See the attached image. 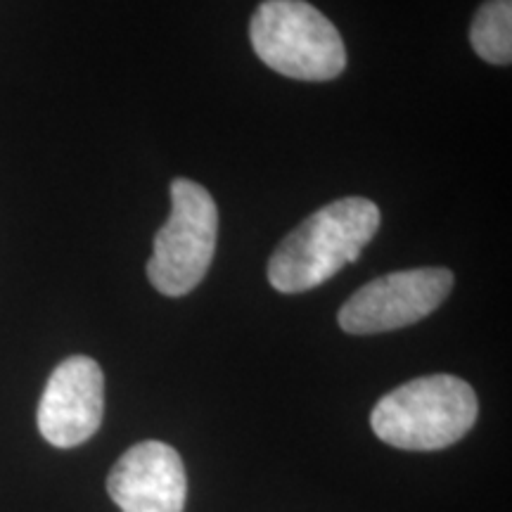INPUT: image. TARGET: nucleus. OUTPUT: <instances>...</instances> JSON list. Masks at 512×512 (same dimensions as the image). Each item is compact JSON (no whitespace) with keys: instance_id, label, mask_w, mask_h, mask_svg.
Segmentation results:
<instances>
[{"instance_id":"3","label":"nucleus","mask_w":512,"mask_h":512,"mask_svg":"<svg viewBox=\"0 0 512 512\" xmlns=\"http://www.w3.org/2000/svg\"><path fill=\"white\" fill-rule=\"evenodd\" d=\"M254 53L273 72L297 81H332L347 67L335 24L306 0H264L249 24Z\"/></svg>"},{"instance_id":"1","label":"nucleus","mask_w":512,"mask_h":512,"mask_svg":"<svg viewBox=\"0 0 512 512\" xmlns=\"http://www.w3.org/2000/svg\"><path fill=\"white\" fill-rule=\"evenodd\" d=\"M380 228V209L366 197H344L294 228L268 261V283L283 294H302L328 283L361 256Z\"/></svg>"},{"instance_id":"8","label":"nucleus","mask_w":512,"mask_h":512,"mask_svg":"<svg viewBox=\"0 0 512 512\" xmlns=\"http://www.w3.org/2000/svg\"><path fill=\"white\" fill-rule=\"evenodd\" d=\"M470 43L489 64L512 62V0H486L470 24Z\"/></svg>"},{"instance_id":"6","label":"nucleus","mask_w":512,"mask_h":512,"mask_svg":"<svg viewBox=\"0 0 512 512\" xmlns=\"http://www.w3.org/2000/svg\"><path fill=\"white\" fill-rule=\"evenodd\" d=\"M105 375L88 356L64 358L48 377L38 403V432L55 448L86 444L102 425Z\"/></svg>"},{"instance_id":"5","label":"nucleus","mask_w":512,"mask_h":512,"mask_svg":"<svg viewBox=\"0 0 512 512\" xmlns=\"http://www.w3.org/2000/svg\"><path fill=\"white\" fill-rule=\"evenodd\" d=\"M453 287L448 268H411L382 275L351 294L339 309V328L349 335H380L418 323L446 302Z\"/></svg>"},{"instance_id":"7","label":"nucleus","mask_w":512,"mask_h":512,"mask_svg":"<svg viewBox=\"0 0 512 512\" xmlns=\"http://www.w3.org/2000/svg\"><path fill=\"white\" fill-rule=\"evenodd\" d=\"M107 494L121 512H183L188 494L183 460L164 441H140L114 463Z\"/></svg>"},{"instance_id":"4","label":"nucleus","mask_w":512,"mask_h":512,"mask_svg":"<svg viewBox=\"0 0 512 512\" xmlns=\"http://www.w3.org/2000/svg\"><path fill=\"white\" fill-rule=\"evenodd\" d=\"M219 238V209L200 183L176 178L171 183L169 221L155 235L147 278L164 297H183L207 275Z\"/></svg>"},{"instance_id":"2","label":"nucleus","mask_w":512,"mask_h":512,"mask_svg":"<svg viewBox=\"0 0 512 512\" xmlns=\"http://www.w3.org/2000/svg\"><path fill=\"white\" fill-rule=\"evenodd\" d=\"M475 389L456 375H427L384 394L370 413V427L384 444L403 451H439L475 427Z\"/></svg>"}]
</instances>
